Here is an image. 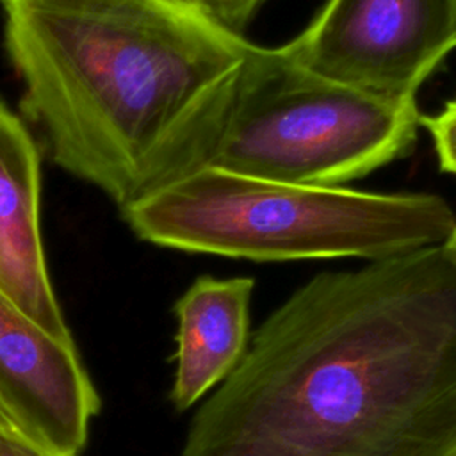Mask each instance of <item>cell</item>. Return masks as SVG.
Returning a JSON list of instances; mask_svg holds the SVG:
<instances>
[{"label": "cell", "mask_w": 456, "mask_h": 456, "mask_svg": "<svg viewBox=\"0 0 456 456\" xmlns=\"http://www.w3.org/2000/svg\"><path fill=\"white\" fill-rule=\"evenodd\" d=\"M415 102H390L322 78L281 46L253 45L183 126L171 182L201 169L340 187L397 159L417 139Z\"/></svg>", "instance_id": "3957f363"}, {"label": "cell", "mask_w": 456, "mask_h": 456, "mask_svg": "<svg viewBox=\"0 0 456 456\" xmlns=\"http://www.w3.org/2000/svg\"><path fill=\"white\" fill-rule=\"evenodd\" d=\"M454 2H456V0H454Z\"/></svg>", "instance_id": "4fadbf2b"}, {"label": "cell", "mask_w": 456, "mask_h": 456, "mask_svg": "<svg viewBox=\"0 0 456 456\" xmlns=\"http://www.w3.org/2000/svg\"><path fill=\"white\" fill-rule=\"evenodd\" d=\"M21 112L121 210L171 180L178 137L251 50L173 0H0Z\"/></svg>", "instance_id": "7a4b0ae2"}, {"label": "cell", "mask_w": 456, "mask_h": 456, "mask_svg": "<svg viewBox=\"0 0 456 456\" xmlns=\"http://www.w3.org/2000/svg\"><path fill=\"white\" fill-rule=\"evenodd\" d=\"M180 456H456V251L310 278L251 333Z\"/></svg>", "instance_id": "6da1fadb"}, {"label": "cell", "mask_w": 456, "mask_h": 456, "mask_svg": "<svg viewBox=\"0 0 456 456\" xmlns=\"http://www.w3.org/2000/svg\"><path fill=\"white\" fill-rule=\"evenodd\" d=\"M39 178V151L32 135L0 102V289L46 331L75 342L46 269Z\"/></svg>", "instance_id": "52a82bcc"}, {"label": "cell", "mask_w": 456, "mask_h": 456, "mask_svg": "<svg viewBox=\"0 0 456 456\" xmlns=\"http://www.w3.org/2000/svg\"><path fill=\"white\" fill-rule=\"evenodd\" d=\"M217 27L244 36V30L253 21L260 7L267 0H173Z\"/></svg>", "instance_id": "9c48e42d"}, {"label": "cell", "mask_w": 456, "mask_h": 456, "mask_svg": "<svg viewBox=\"0 0 456 456\" xmlns=\"http://www.w3.org/2000/svg\"><path fill=\"white\" fill-rule=\"evenodd\" d=\"M0 456H69L34 438L0 410Z\"/></svg>", "instance_id": "8fae6325"}, {"label": "cell", "mask_w": 456, "mask_h": 456, "mask_svg": "<svg viewBox=\"0 0 456 456\" xmlns=\"http://www.w3.org/2000/svg\"><path fill=\"white\" fill-rule=\"evenodd\" d=\"M151 244L253 262L379 260L444 244L456 226L436 194H381L201 169L121 210Z\"/></svg>", "instance_id": "277c9868"}, {"label": "cell", "mask_w": 456, "mask_h": 456, "mask_svg": "<svg viewBox=\"0 0 456 456\" xmlns=\"http://www.w3.org/2000/svg\"><path fill=\"white\" fill-rule=\"evenodd\" d=\"M0 410L50 447L78 456L100 395L75 342L46 331L0 289Z\"/></svg>", "instance_id": "8992f818"}, {"label": "cell", "mask_w": 456, "mask_h": 456, "mask_svg": "<svg viewBox=\"0 0 456 456\" xmlns=\"http://www.w3.org/2000/svg\"><path fill=\"white\" fill-rule=\"evenodd\" d=\"M253 289L248 276H200L175 303L176 365L169 399L176 411L212 394L244 358Z\"/></svg>", "instance_id": "ba28073f"}, {"label": "cell", "mask_w": 456, "mask_h": 456, "mask_svg": "<svg viewBox=\"0 0 456 456\" xmlns=\"http://www.w3.org/2000/svg\"><path fill=\"white\" fill-rule=\"evenodd\" d=\"M420 125L435 142L440 169L456 175V98L447 102L438 114L420 116Z\"/></svg>", "instance_id": "30bf717a"}, {"label": "cell", "mask_w": 456, "mask_h": 456, "mask_svg": "<svg viewBox=\"0 0 456 456\" xmlns=\"http://www.w3.org/2000/svg\"><path fill=\"white\" fill-rule=\"evenodd\" d=\"M445 244L451 248V249H454L456 251V226H454V230H452V233L449 235V239L445 240Z\"/></svg>", "instance_id": "7c38bea8"}, {"label": "cell", "mask_w": 456, "mask_h": 456, "mask_svg": "<svg viewBox=\"0 0 456 456\" xmlns=\"http://www.w3.org/2000/svg\"><path fill=\"white\" fill-rule=\"evenodd\" d=\"M281 48L322 78L383 100L415 102L422 82L456 48V2L326 0Z\"/></svg>", "instance_id": "5b68a950"}]
</instances>
